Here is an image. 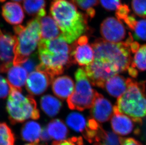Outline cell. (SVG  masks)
I'll list each match as a JSON object with an SVG mask.
<instances>
[{
	"label": "cell",
	"mask_w": 146,
	"mask_h": 145,
	"mask_svg": "<svg viewBox=\"0 0 146 145\" xmlns=\"http://www.w3.org/2000/svg\"><path fill=\"white\" fill-rule=\"evenodd\" d=\"M70 56L73 64L87 66L94 60V50L88 44L87 36H80L70 46Z\"/></svg>",
	"instance_id": "10"
},
{
	"label": "cell",
	"mask_w": 146,
	"mask_h": 145,
	"mask_svg": "<svg viewBox=\"0 0 146 145\" xmlns=\"http://www.w3.org/2000/svg\"><path fill=\"white\" fill-rule=\"evenodd\" d=\"M54 1H55V0H54Z\"/></svg>",
	"instance_id": "42"
},
{
	"label": "cell",
	"mask_w": 146,
	"mask_h": 145,
	"mask_svg": "<svg viewBox=\"0 0 146 145\" xmlns=\"http://www.w3.org/2000/svg\"><path fill=\"white\" fill-rule=\"evenodd\" d=\"M38 45L40 63L36 70L44 72L54 78L72 63L70 46L61 36L52 40H40Z\"/></svg>",
	"instance_id": "2"
},
{
	"label": "cell",
	"mask_w": 146,
	"mask_h": 145,
	"mask_svg": "<svg viewBox=\"0 0 146 145\" xmlns=\"http://www.w3.org/2000/svg\"><path fill=\"white\" fill-rule=\"evenodd\" d=\"M21 65H22V67L28 72H31L34 70H36V67L37 66V65L36 64L35 60L33 58L30 59L29 58L28 60Z\"/></svg>",
	"instance_id": "36"
},
{
	"label": "cell",
	"mask_w": 146,
	"mask_h": 145,
	"mask_svg": "<svg viewBox=\"0 0 146 145\" xmlns=\"http://www.w3.org/2000/svg\"><path fill=\"white\" fill-rule=\"evenodd\" d=\"M90 108L93 119L100 123L108 122L113 115V107L112 104L102 95L98 93Z\"/></svg>",
	"instance_id": "14"
},
{
	"label": "cell",
	"mask_w": 146,
	"mask_h": 145,
	"mask_svg": "<svg viewBox=\"0 0 146 145\" xmlns=\"http://www.w3.org/2000/svg\"><path fill=\"white\" fill-rule=\"evenodd\" d=\"M84 69L91 84L102 88H104L107 80L119 73L117 68L112 65L96 59Z\"/></svg>",
	"instance_id": "9"
},
{
	"label": "cell",
	"mask_w": 146,
	"mask_h": 145,
	"mask_svg": "<svg viewBox=\"0 0 146 145\" xmlns=\"http://www.w3.org/2000/svg\"><path fill=\"white\" fill-rule=\"evenodd\" d=\"M100 33L104 40L112 43L123 42L126 36L125 28L121 21L113 17H108L102 22Z\"/></svg>",
	"instance_id": "11"
},
{
	"label": "cell",
	"mask_w": 146,
	"mask_h": 145,
	"mask_svg": "<svg viewBox=\"0 0 146 145\" xmlns=\"http://www.w3.org/2000/svg\"><path fill=\"white\" fill-rule=\"evenodd\" d=\"M72 2L81 10L87 11L97 6L99 0H72Z\"/></svg>",
	"instance_id": "30"
},
{
	"label": "cell",
	"mask_w": 146,
	"mask_h": 145,
	"mask_svg": "<svg viewBox=\"0 0 146 145\" xmlns=\"http://www.w3.org/2000/svg\"><path fill=\"white\" fill-rule=\"evenodd\" d=\"M82 134L84 138L93 145H122L124 140L114 132L105 130L93 118L88 120Z\"/></svg>",
	"instance_id": "8"
},
{
	"label": "cell",
	"mask_w": 146,
	"mask_h": 145,
	"mask_svg": "<svg viewBox=\"0 0 146 145\" xmlns=\"http://www.w3.org/2000/svg\"><path fill=\"white\" fill-rule=\"evenodd\" d=\"M11 87L8 81L0 75V99H5L10 94Z\"/></svg>",
	"instance_id": "33"
},
{
	"label": "cell",
	"mask_w": 146,
	"mask_h": 145,
	"mask_svg": "<svg viewBox=\"0 0 146 145\" xmlns=\"http://www.w3.org/2000/svg\"><path fill=\"white\" fill-rule=\"evenodd\" d=\"M15 138L11 129L6 123H0V145H15Z\"/></svg>",
	"instance_id": "27"
},
{
	"label": "cell",
	"mask_w": 146,
	"mask_h": 145,
	"mask_svg": "<svg viewBox=\"0 0 146 145\" xmlns=\"http://www.w3.org/2000/svg\"><path fill=\"white\" fill-rule=\"evenodd\" d=\"M134 133L144 141H146V117L142 119V122L135 129Z\"/></svg>",
	"instance_id": "35"
},
{
	"label": "cell",
	"mask_w": 146,
	"mask_h": 145,
	"mask_svg": "<svg viewBox=\"0 0 146 145\" xmlns=\"http://www.w3.org/2000/svg\"><path fill=\"white\" fill-rule=\"evenodd\" d=\"M50 12L61 32L60 36L68 44L75 41L88 29V17L78 11L72 1L55 0Z\"/></svg>",
	"instance_id": "1"
},
{
	"label": "cell",
	"mask_w": 146,
	"mask_h": 145,
	"mask_svg": "<svg viewBox=\"0 0 146 145\" xmlns=\"http://www.w3.org/2000/svg\"><path fill=\"white\" fill-rule=\"evenodd\" d=\"M40 104L42 110L50 117L56 116L60 111L62 105L59 100L50 95L43 96Z\"/></svg>",
	"instance_id": "23"
},
{
	"label": "cell",
	"mask_w": 146,
	"mask_h": 145,
	"mask_svg": "<svg viewBox=\"0 0 146 145\" xmlns=\"http://www.w3.org/2000/svg\"><path fill=\"white\" fill-rule=\"evenodd\" d=\"M14 31L16 43L13 64L21 65L34 51L41 39L39 19L36 17L29 21L26 26H17Z\"/></svg>",
	"instance_id": "5"
},
{
	"label": "cell",
	"mask_w": 146,
	"mask_h": 145,
	"mask_svg": "<svg viewBox=\"0 0 146 145\" xmlns=\"http://www.w3.org/2000/svg\"><path fill=\"white\" fill-rule=\"evenodd\" d=\"M75 76L76 85L74 92L67 99L68 107L70 109L79 111L91 108L98 92L91 86L84 69H78Z\"/></svg>",
	"instance_id": "7"
},
{
	"label": "cell",
	"mask_w": 146,
	"mask_h": 145,
	"mask_svg": "<svg viewBox=\"0 0 146 145\" xmlns=\"http://www.w3.org/2000/svg\"><path fill=\"white\" fill-rule=\"evenodd\" d=\"M25 145H39L38 143H29V144H26Z\"/></svg>",
	"instance_id": "38"
},
{
	"label": "cell",
	"mask_w": 146,
	"mask_h": 145,
	"mask_svg": "<svg viewBox=\"0 0 146 145\" xmlns=\"http://www.w3.org/2000/svg\"><path fill=\"white\" fill-rule=\"evenodd\" d=\"M7 103L9 119L13 125L25 122L28 119L40 117L36 101L31 95L25 97L21 90L11 88Z\"/></svg>",
	"instance_id": "6"
},
{
	"label": "cell",
	"mask_w": 146,
	"mask_h": 145,
	"mask_svg": "<svg viewBox=\"0 0 146 145\" xmlns=\"http://www.w3.org/2000/svg\"><path fill=\"white\" fill-rule=\"evenodd\" d=\"M130 67L141 71L146 70V44L139 46L134 53Z\"/></svg>",
	"instance_id": "26"
},
{
	"label": "cell",
	"mask_w": 146,
	"mask_h": 145,
	"mask_svg": "<svg viewBox=\"0 0 146 145\" xmlns=\"http://www.w3.org/2000/svg\"><path fill=\"white\" fill-rule=\"evenodd\" d=\"M13 1H17V2H21V1H22L23 0H12Z\"/></svg>",
	"instance_id": "39"
},
{
	"label": "cell",
	"mask_w": 146,
	"mask_h": 145,
	"mask_svg": "<svg viewBox=\"0 0 146 145\" xmlns=\"http://www.w3.org/2000/svg\"><path fill=\"white\" fill-rule=\"evenodd\" d=\"M133 41L126 40L119 43H110L103 39H98L92 44L94 59L110 64L116 67L119 72L128 69L132 61L130 45Z\"/></svg>",
	"instance_id": "3"
},
{
	"label": "cell",
	"mask_w": 146,
	"mask_h": 145,
	"mask_svg": "<svg viewBox=\"0 0 146 145\" xmlns=\"http://www.w3.org/2000/svg\"><path fill=\"white\" fill-rule=\"evenodd\" d=\"M131 7L136 15L146 18V0H132Z\"/></svg>",
	"instance_id": "29"
},
{
	"label": "cell",
	"mask_w": 146,
	"mask_h": 145,
	"mask_svg": "<svg viewBox=\"0 0 146 145\" xmlns=\"http://www.w3.org/2000/svg\"><path fill=\"white\" fill-rule=\"evenodd\" d=\"M15 37L0 29V72H5L12 66L14 57Z\"/></svg>",
	"instance_id": "12"
},
{
	"label": "cell",
	"mask_w": 146,
	"mask_h": 145,
	"mask_svg": "<svg viewBox=\"0 0 146 145\" xmlns=\"http://www.w3.org/2000/svg\"><path fill=\"white\" fill-rule=\"evenodd\" d=\"M7 72V81L10 87L21 91L28 78L27 71L21 65H13Z\"/></svg>",
	"instance_id": "19"
},
{
	"label": "cell",
	"mask_w": 146,
	"mask_h": 145,
	"mask_svg": "<svg viewBox=\"0 0 146 145\" xmlns=\"http://www.w3.org/2000/svg\"><path fill=\"white\" fill-rule=\"evenodd\" d=\"M145 95H146V93H145Z\"/></svg>",
	"instance_id": "41"
},
{
	"label": "cell",
	"mask_w": 146,
	"mask_h": 145,
	"mask_svg": "<svg viewBox=\"0 0 146 145\" xmlns=\"http://www.w3.org/2000/svg\"><path fill=\"white\" fill-rule=\"evenodd\" d=\"M66 122L71 129L79 132H83L87 126L85 118L78 113H70L68 115Z\"/></svg>",
	"instance_id": "25"
},
{
	"label": "cell",
	"mask_w": 146,
	"mask_h": 145,
	"mask_svg": "<svg viewBox=\"0 0 146 145\" xmlns=\"http://www.w3.org/2000/svg\"><path fill=\"white\" fill-rule=\"evenodd\" d=\"M104 8L108 11L117 10L121 5V0H99Z\"/></svg>",
	"instance_id": "32"
},
{
	"label": "cell",
	"mask_w": 146,
	"mask_h": 145,
	"mask_svg": "<svg viewBox=\"0 0 146 145\" xmlns=\"http://www.w3.org/2000/svg\"><path fill=\"white\" fill-rule=\"evenodd\" d=\"M38 19L41 29L40 40H52L61 36L59 28L52 17L45 15Z\"/></svg>",
	"instance_id": "18"
},
{
	"label": "cell",
	"mask_w": 146,
	"mask_h": 145,
	"mask_svg": "<svg viewBox=\"0 0 146 145\" xmlns=\"http://www.w3.org/2000/svg\"><path fill=\"white\" fill-rule=\"evenodd\" d=\"M6 0H0V2L1 3H3V2H4V1H5Z\"/></svg>",
	"instance_id": "40"
},
{
	"label": "cell",
	"mask_w": 146,
	"mask_h": 145,
	"mask_svg": "<svg viewBox=\"0 0 146 145\" xmlns=\"http://www.w3.org/2000/svg\"><path fill=\"white\" fill-rule=\"evenodd\" d=\"M119 112L138 124L146 117L145 84L129 78L127 90L118 98L115 105Z\"/></svg>",
	"instance_id": "4"
},
{
	"label": "cell",
	"mask_w": 146,
	"mask_h": 145,
	"mask_svg": "<svg viewBox=\"0 0 146 145\" xmlns=\"http://www.w3.org/2000/svg\"><path fill=\"white\" fill-rule=\"evenodd\" d=\"M132 30L137 39L146 41V19L137 21Z\"/></svg>",
	"instance_id": "28"
},
{
	"label": "cell",
	"mask_w": 146,
	"mask_h": 145,
	"mask_svg": "<svg viewBox=\"0 0 146 145\" xmlns=\"http://www.w3.org/2000/svg\"><path fill=\"white\" fill-rule=\"evenodd\" d=\"M46 128L50 138L53 139L54 141L65 140L69 133L66 125L60 119H55L51 121Z\"/></svg>",
	"instance_id": "22"
},
{
	"label": "cell",
	"mask_w": 146,
	"mask_h": 145,
	"mask_svg": "<svg viewBox=\"0 0 146 145\" xmlns=\"http://www.w3.org/2000/svg\"><path fill=\"white\" fill-rule=\"evenodd\" d=\"M52 145H84L83 138L80 136L73 137L62 141H54Z\"/></svg>",
	"instance_id": "31"
},
{
	"label": "cell",
	"mask_w": 146,
	"mask_h": 145,
	"mask_svg": "<svg viewBox=\"0 0 146 145\" xmlns=\"http://www.w3.org/2000/svg\"><path fill=\"white\" fill-rule=\"evenodd\" d=\"M128 81L129 78L117 74L107 80L104 88L110 95L118 98L127 90Z\"/></svg>",
	"instance_id": "20"
},
{
	"label": "cell",
	"mask_w": 146,
	"mask_h": 145,
	"mask_svg": "<svg viewBox=\"0 0 146 145\" xmlns=\"http://www.w3.org/2000/svg\"><path fill=\"white\" fill-rule=\"evenodd\" d=\"M45 0H24L23 7L25 11L31 16L38 18L46 15Z\"/></svg>",
	"instance_id": "24"
},
{
	"label": "cell",
	"mask_w": 146,
	"mask_h": 145,
	"mask_svg": "<svg viewBox=\"0 0 146 145\" xmlns=\"http://www.w3.org/2000/svg\"><path fill=\"white\" fill-rule=\"evenodd\" d=\"M74 84L68 76L58 77L52 81V91L56 96L62 100L68 99L74 92Z\"/></svg>",
	"instance_id": "17"
},
{
	"label": "cell",
	"mask_w": 146,
	"mask_h": 145,
	"mask_svg": "<svg viewBox=\"0 0 146 145\" xmlns=\"http://www.w3.org/2000/svg\"><path fill=\"white\" fill-rule=\"evenodd\" d=\"M41 127L35 121H29L22 126L21 135L22 140L31 143H38L40 141Z\"/></svg>",
	"instance_id": "21"
},
{
	"label": "cell",
	"mask_w": 146,
	"mask_h": 145,
	"mask_svg": "<svg viewBox=\"0 0 146 145\" xmlns=\"http://www.w3.org/2000/svg\"><path fill=\"white\" fill-rule=\"evenodd\" d=\"M54 78L44 72L36 70L31 72L27 80L26 89L32 95H39L44 93Z\"/></svg>",
	"instance_id": "13"
},
{
	"label": "cell",
	"mask_w": 146,
	"mask_h": 145,
	"mask_svg": "<svg viewBox=\"0 0 146 145\" xmlns=\"http://www.w3.org/2000/svg\"><path fill=\"white\" fill-rule=\"evenodd\" d=\"M122 145H142L139 141L133 138H124Z\"/></svg>",
	"instance_id": "37"
},
{
	"label": "cell",
	"mask_w": 146,
	"mask_h": 145,
	"mask_svg": "<svg viewBox=\"0 0 146 145\" xmlns=\"http://www.w3.org/2000/svg\"><path fill=\"white\" fill-rule=\"evenodd\" d=\"M1 14L6 21L11 25L21 23L25 16L21 5L13 2H8L2 6Z\"/></svg>",
	"instance_id": "16"
},
{
	"label": "cell",
	"mask_w": 146,
	"mask_h": 145,
	"mask_svg": "<svg viewBox=\"0 0 146 145\" xmlns=\"http://www.w3.org/2000/svg\"><path fill=\"white\" fill-rule=\"evenodd\" d=\"M133 122L129 117L119 112L115 105L113 107L111 124L116 134L122 136L130 134L134 129Z\"/></svg>",
	"instance_id": "15"
},
{
	"label": "cell",
	"mask_w": 146,
	"mask_h": 145,
	"mask_svg": "<svg viewBox=\"0 0 146 145\" xmlns=\"http://www.w3.org/2000/svg\"><path fill=\"white\" fill-rule=\"evenodd\" d=\"M130 12L128 6L126 4H121L116 10V16L119 20L123 21L128 16Z\"/></svg>",
	"instance_id": "34"
}]
</instances>
